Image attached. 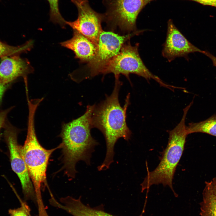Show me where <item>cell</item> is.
<instances>
[{
	"label": "cell",
	"instance_id": "9c48e42d",
	"mask_svg": "<svg viewBox=\"0 0 216 216\" xmlns=\"http://www.w3.org/2000/svg\"><path fill=\"white\" fill-rule=\"evenodd\" d=\"M17 134V130L10 127H7L4 132L5 140L9 151L11 167L20 179L25 200H31L37 205L34 189L20 152Z\"/></svg>",
	"mask_w": 216,
	"mask_h": 216
},
{
	"label": "cell",
	"instance_id": "ffe728a7",
	"mask_svg": "<svg viewBox=\"0 0 216 216\" xmlns=\"http://www.w3.org/2000/svg\"><path fill=\"white\" fill-rule=\"evenodd\" d=\"M199 3L203 5L216 7V0H190Z\"/></svg>",
	"mask_w": 216,
	"mask_h": 216
},
{
	"label": "cell",
	"instance_id": "5bb4252c",
	"mask_svg": "<svg viewBox=\"0 0 216 216\" xmlns=\"http://www.w3.org/2000/svg\"><path fill=\"white\" fill-rule=\"evenodd\" d=\"M200 203V216H216V180L206 182Z\"/></svg>",
	"mask_w": 216,
	"mask_h": 216
},
{
	"label": "cell",
	"instance_id": "7a4b0ae2",
	"mask_svg": "<svg viewBox=\"0 0 216 216\" xmlns=\"http://www.w3.org/2000/svg\"><path fill=\"white\" fill-rule=\"evenodd\" d=\"M94 105L87 106L85 113L79 118L63 123L59 136L62 140L58 145L61 149V169L70 179L75 178L76 163L83 161L90 165L92 153L98 142L92 136L91 116Z\"/></svg>",
	"mask_w": 216,
	"mask_h": 216
},
{
	"label": "cell",
	"instance_id": "8fae6325",
	"mask_svg": "<svg viewBox=\"0 0 216 216\" xmlns=\"http://www.w3.org/2000/svg\"><path fill=\"white\" fill-rule=\"evenodd\" d=\"M33 71L29 62L18 56L3 57L0 63V83L7 85L18 77L25 76Z\"/></svg>",
	"mask_w": 216,
	"mask_h": 216
},
{
	"label": "cell",
	"instance_id": "7c38bea8",
	"mask_svg": "<svg viewBox=\"0 0 216 216\" xmlns=\"http://www.w3.org/2000/svg\"><path fill=\"white\" fill-rule=\"evenodd\" d=\"M70 39L60 43L61 46L72 50L75 58L81 63L90 62L94 57L98 46L87 38L75 30Z\"/></svg>",
	"mask_w": 216,
	"mask_h": 216
},
{
	"label": "cell",
	"instance_id": "ac0fdd59",
	"mask_svg": "<svg viewBox=\"0 0 216 216\" xmlns=\"http://www.w3.org/2000/svg\"><path fill=\"white\" fill-rule=\"evenodd\" d=\"M30 211L29 206L26 202H23L20 207L9 209L8 212L10 216H29Z\"/></svg>",
	"mask_w": 216,
	"mask_h": 216
},
{
	"label": "cell",
	"instance_id": "277c9868",
	"mask_svg": "<svg viewBox=\"0 0 216 216\" xmlns=\"http://www.w3.org/2000/svg\"><path fill=\"white\" fill-rule=\"evenodd\" d=\"M190 106L184 108L182 118L172 130L168 131V144L162 153L158 166L151 172L148 171L146 176L141 184L142 192L148 190L153 185L162 184L168 186L176 197L177 195L172 186V180L176 169L184 149L188 136L185 124L186 116Z\"/></svg>",
	"mask_w": 216,
	"mask_h": 216
},
{
	"label": "cell",
	"instance_id": "e0dca14e",
	"mask_svg": "<svg viewBox=\"0 0 216 216\" xmlns=\"http://www.w3.org/2000/svg\"><path fill=\"white\" fill-rule=\"evenodd\" d=\"M50 7V20L55 24L59 25L62 28H64L66 25V21L62 16L59 10V0H46Z\"/></svg>",
	"mask_w": 216,
	"mask_h": 216
},
{
	"label": "cell",
	"instance_id": "d6986e66",
	"mask_svg": "<svg viewBox=\"0 0 216 216\" xmlns=\"http://www.w3.org/2000/svg\"><path fill=\"white\" fill-rule=\"evenodd\" d=\"M10 109H9L0 112V130L4 124L8 112Z\"/></svg>",
	"mask_w": 216,
	"mask_h": 216
},
{
	"label": "cell",
	"instance_id": "4fadbf2b",
	"mask_svg": "<svg viewBox=\"0 0 216 216\" xmlns=\"http://www.w3.org/2000/svg\"><path fill=\"white\" fill-rule=\"evenodd\" d=\"M81 198V196L78 199L67 196L61 198L58 202L52 197L49 201L53 207L64 210L73 216H113L85 205L82 202Z\"/></svg>",
	"mask_w": 216,
	"mask_h": 216
},
{
	"label": "cell",
	"instance_id": "ba28073f",
	"mask_svg": "<svg viewBox=\"0 0 216 216\" xmlns=\"http://www.w3.org/2000/svg\"><path fill=\"white\" fill-rule=\"evenodd\" d=\"M77 8L78 16L74 21H66L73 30L78 32L98 46L100 35L103 31L101 23L104 14L98 13L87 0H71Z\"/></svg>",
	"mask_w": 216,
	"mask_h": 216
},
{
	"label": "cell",
	"instance_id": "3957f363",
	"mask_svg": "<svg viewBox=\"0 0 216 216\" xmlns=\"http://www.w3.org/2000/svg\"><path fill=\"white\" fill-rule=\"evenodd\" d=\"M37 109L34 106L28 107L27 136L23 145L19 146V150L34 189L38 211L42 212L46 208L42 200L41 191H44L48 186L46 172L49 160L52 153L59 149V147L58 146L48 149L39 143L34 128V116Z\"/></svg>",
	"mask_w": 216,
	"mask_h": 216
},
{
	"label": "cell",
	"instance_id": "2e32d148",
	"mask_svg": "<svg viewBox=\"0 0 216 216\" xmlns=\"http://www.w3.org/2000/svg\"><path fill=\"white\" fill-rule=\"evenodd\" d=\"M33 43L32 41H29L21 46H14L0 41V57L2 58L28 50L32 46Z\"/></svg>",
	"mask_w": 216,
	"mask_h": 216
},
{
	"label": "cell",
	"instance_id": "30bf717a",
	"mask_svg": "<svg viewBox=\"0 0 216 216\" xmlns=\"http://www.w3.org/2000/svg\"><path fill=\"white\" fill-rule=\"evenodd\" d=\"M197 52L203 54L204 51L190 43L170 20L166 40L163 45L162 56L170 62L176 58H187L188 54Z\"/></svg>",
	"mask_w": 216,
	"mask_h": 216
},
{
	"label": "cell",
	"instance_id": "8992f818",
	"mask_svg": "<svg viewBox=\"0 0 216 216\" xmlns=\"http://www.w3.org/2000/svg\"><path fill=\"white\" fill-rule=\"evenodd\" d=\"M139 44L132 46L130 40L122 47L119 53L109 61L99 71L98 75L113 73L115 78L120 74L125 76L130 81L129 75L134 74L141 76L147 80L152 79L161 86L170 88L171 86L164 82L158 77L153 74L145 66L138 52Z\"/></svg>",
	"mask_w": 216,
	"mask_h": 216
},
{
	"label": "cell",
	"instance_id": "cb8c5ba5",
	"mask_svg": "<svg viewBox=\"0 0 216 216\" xmlns=\"http://www.w3.org/2000/svg\"><path fill=\"white\" fill-rule=\"evenodd\" d=\"M214 178L216 180V177Z\"/></svg>",
	"mask_w": 216,
	"mask_h": 216
},
{
	"label": "cell",
	"instance_id": "603a6c76",
	"mask_svg": "<svg viewBox=\"0 0 216 216\" xmlns=\"http://www.w3.org/2000/svg\"><path fill=\"white\" fill-rule=\"evenodd\" d=\"M152 0H144V5H145L148 3L150 1Z\"/></svg>",
	"mask_w": 216,
	"mask_h": 216
},
{
	"label": "cell",
	"instance_id": "44dd1931",
	"mask_svg": "<svg viewBox=\"0 0 216 216\" xmlns=\"http://www.w3.org/2000/svg\"><path fill=\"white\" fill-rule=\"evenodd\" d=\"M203 54L208 57L212 60L214 66L216 67V57L208 51H205Z\"/></svg>",
	"mask_w": 216,
	"mask_h": 216
},
{
	"label": "cell",
	"instance_id": "52a82bcc",
	"mask_svg": "<svg viewBox=\"0 0 216 216\" xmlns=\"http://www.w3.org/2000/svg\"><path fill=\"white\" fill-rule=\"evenodd\" d=\"M106 7L104 21L107 30L124 35L137 31L138 16L144 0H103Z\"/></svg>",
	"mask_w": 216,
	"mask_h": 216
},
{
	"label": "cell",
	"instance_id": "7402d4cb",
	"mask_svg": "<svg viewBox=\"0 0 216 216\" xmlns=\"http://www.w3.org/2000/svg\"><path fill=\"white\" fill-rule=\"evenodd\" d=\"M7 88V85L0 83V104L2 101L4 93Z\"/></svg>",
	"mask_w": 216,
	"mask_h": 216
},
{
	"label": "cell",
	"instance_id": "d4e9b609",
	"mask_svg": "<svg viewBox=\"0 0 216 216\" xmlns=\"http://www.w3.org/2000/svg\"><path fill=\"white\" fill-rule=\"evenodd\" d=\"M142 216V214H141V215H140V216Z\"/></svg>",
	"mask_w": 216,
	"mask_h": 216
},
{
	"label": "cell",
	"instance_id": "5b68a950",
	"mask_svg": "<svg viewBox=\"0 0 216 216\" xmlns=\"http://www.w3.org/2000/svg\"><path fill=\"white\" fill-rule=\"evenodd\" d=\"M144 30L122 35L110 31L103 30L100 34L97 50L94 58L83 67L70 74L76 82L98 75V72L109 61L118 55L123 45L130 38L141 33Z\"/></svg>",
	"mask_w": 216,
	"mask_h": 216
},
{
	"label": "cell",
	"instance_id": "484cf974",
	"mask_svg": "<svg viewBox=\"0 0 216 216\" xmlns=\"http://www.w3.org/2000/svg\"><path fill=\"white\" fill-rule=\"evenodd\" d=\"M0 62H1V60H0Z\"/></svg>",
	"mask_w": 216,
	"mask_h": 216
},
{
	"label": "cell",
	"instance_id": "9a60e30c",
	"mask_svg": "<svg viewBox=\"0 0 216 216\" xmlns=\"http://www.w3.org/2000/svg\"><path fill=\"white\" fill-rule=\"evenodd\" d=\"M188 135L193 133H204L216 137V115L205 120L196 123H189L186 126Z\"/></svg>",
	"mask_w": 216,
	"mask_h": 216
},
{
	"label": "cell",
	"instance_id": "6da1fadb",
	"mask_svg": "<svg viewBox=\"0 0 216 216\" xmlns=\"http://www.w3.org/2000/svg\"><path fill=\"white\" fill-rule=\"evenodd\" d=\"M121 85L119 79H115L112 94L98 105L94 104L92 112L91 127L97 128L102 133L106 144L105 158L97 168L99 171L108 169L113 162L114 147L118 140L122 138L128 141L131 135L126 121V110L130 103V94L127 95L124 105L122 107L118 100Z\"/></svg>",
	"mask_w": 216,
	"mask_h": 216
}]
</instances>
